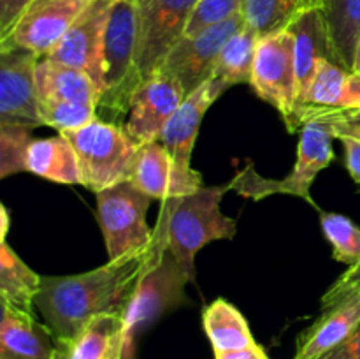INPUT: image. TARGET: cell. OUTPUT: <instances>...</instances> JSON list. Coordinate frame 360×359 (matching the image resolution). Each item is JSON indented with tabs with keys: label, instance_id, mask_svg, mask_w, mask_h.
Returning <instances> with one entry per match:
<instances>
[{
	"label": "cell",
	"instance_id": "d590c367",
	"mask_svg": "<svg viewBox=\"0 0 360 359\" xmlns=\"http://www.w3.org/2000/svg\"><path fill=\"white\" fill-rule=\"evenodd\" d=\"M214 359H269L266 351L259 344H253L250 347L239 348V351L214 352Z\"/></svg>",
	"mask_w": 360,
	"mask_h": 359
},
{
	"label": "cell",
	"instance_id": "74e56055",
	"mask_svg": "<svg viewBox=\"0 0 360 359\" xmlns=\"http://www.w3.org/2000/svg\"><path fill=\"white\" fill-rule=\"evenodd\" d=\"M0 213H2V231H0V238H2L4 243L7 236V229H9V213H7L6 206H0Z\"/></svg>",
	"mask_w": 360,
	"mask_h": 359
},
{
	"label": "cell",
	"instance_id": "f546056e",
	"mask_svg": "<svg viewBox=\"0 0 360 359\" xmlns=\"http://www.w3.org/2000/svg\"><path fill=\"white\" fill-rule=\"evenodd\" d=\"M34 141L27 127L0 125V178L28 171L27 151Z\"/></svg>",
	"mask_w": 360,
	"mask_h": 359
},
{
	"label": "cell",
	"instance_id": "d4e9b609",
	"mask_svg": "<svg viewBox=\"0 0 360 359\" xmlns=\"http://www.w3.org/2000/svg\"><path fill=\"white\" fill-rule=\"evenodd\" d=\"M41 285L42 277L4 241L0 246V303L32 313Z\"/></svg>",
	"mask_w": 360,
	"mask_h": 359
},
{
	"label": "cell",
	"instance_id": "9a60e30c",
	"mask_svg": "<svg viewBox=\"0 0 360 359\" xmlns=\"http://www.w3.org/2000/svg\"><path fill=\"white\" fill-rule=\"evenodd\" d=\"M360 322V292L334 284L322 298V313L301 333L292 359H316L343 341Z\"/></svg>",
	"mask_w": 360,
	"mask_h": 359
},
{
	"label": "cell",
	"instance_id": "603a6c76",
	"mask_svg": "<svg viewBox=\"0 0 360 359\" xmlns=\"http://www.w3.org/2000/svg\"><path fill=\"white\" fill-rule=\"evenodd\" d=\"M27 169L41 178L62 185H81L77 155L65 136L34 139L27 151Z\"/></svg>",
	"mask_w": 360,
	"mask_h": 359
},
{
	"label": "cell",
	"instance_id": "e0dca14e",
	"mask_svg": "<svg viewBox=\"0 0 360 359\" xmlns=\"http://www.w3.org/2000/svg\"><path fill=\"white\" fill-rule=\"evenodd\" d=\"M227 88L229 87L224 81L211 76L192 94L186 95L185 101L181 102V106L176 109L172 118L165 125L158 141L164 144L165 150L172 155L178 168L183 171H193L190 160H192L193 144H195L200 123H202L207 109Z\"/></svg>",
	"mask_w": 360,
	"mask_h": 359
},
{
	"label": "cell",
	"instance_id": "f1b7e54d",
	"mask_svg": "<svg viewBox=\"0 0 360 359\" xmlns=\"http://www.w3.org/2000/svg\"><path fill=\"white\" fill-rule=\"evenodd\" d=\"M320 225L333 246V257L348 267L360 264V227L341 213H320Z\"/></svg>",
	"mask_w": 360,
	"mask_h": 359
},
{
	"label": "cell",
	"instance_id": "1f68e13d",
	"mask_svg": "<svg viewBox=\"0 0 360 359\" xmlns=\"http://www.w3.org/2000/svg\"><path fill=\"white\" fill-rule=\"evenodd\" d=\"M327 122H329L333 136L336 139L341 137H354L360 141V108L357 109H336V108H326Z\"/></svg>",
	"mask_w": 360,
	"mask_h": 359
},
{
	"label": "cell",
	"instance_id": "5b68a950",
	"mask_svg": "<svg viewBox=\"0 0 360 359\" xmlns=\"http://www.w3.org/2000/svg\"><path fill=\"white\" fill-rule=\"evenodd\" d=\"M141 83L137 69V4L112 0L102 44V95L98 111L122 120Z\"/></svg>",
	"mask_w": 360,
	"mask_h": 359
},
{
	"label": "cell",
	"instance_id": "5bb4252c",
	"mask_svg": "<svg viewBox=\"0 0 360 359\" xmlns=\"http://www.w3.org/2000/svg\"><path fill=\"white\" fill-rule=\"evenodd\" d=\"M112 0H91L44 58L88 74L102 95V44ZM101 102V101H98Z\"/></svg>",
	"mask_w": 360,
	"mask_h": 359
},
{
	"label": "cell",
	"instance_id": "d6986e66",
	"mask_svg": "<svg viewBox=\"0 0 360 359\" xmlns=\"http://www.w3.org/2000/svg\"><path fill=\"white\" fill-rule=\"evenodd\" d=\"M125 354L123 313H104L91 319L70 340L58 341L56 359H123Z\"/></svg>",
	"mask_w": 360,
	"mask_h": 359
},
{
	"label": "cell",
	"instance_id": "8fae6325",
	"mask_svg": "<svg viewBox=\"0 0 360 359\" xmlns=\"http://www.w3.org/2000/svg\"><path fill=\"white\" fill-rule=\"evenodd\" d=\"M245 25V14L239 13L193 37H183L165 56L160 69L167 70L178 80L185 95L192 94L213 76L221 48Z\"/></svg>",
	"mask_w": 360,
	"mask_h": 359
},
{
	"label": "cell",
	"instance_id": "ba28073f",
	"mask_svg": "<svg viewBox=\"0 0 360 359\" xmlns=\"http://www.w3.org/2000/svg\"><path fill=\"white\" fill-rule=\"evenodd\" d=\"M250 84L262 101L280 113L287 129L295 132V116L301 102L295 39L288 28L259 39Z\"/></svg>",
	"mask_w": 360,
	"mask_h": 359
},
{
	"label": "cell",
	"instance_id": "cb8c5ba5",
	"mask_svg": "<svg viewBox=\"0 0 360 359\" xmlns=\"http://www.w3.org/2000/svg\"><path fill=\"white\" fill-rule=\"evenodd\" d=\"M202 326L214 352L239 351L257 344L245 315L227 299H217L204 308Z\"/></svg>",
	"mask_w": 360,
	"mask_h": 359
},
{
	"label": "cell",
	"instance_id": "83f0119b",
	"mask_svg": "<svg viewBox=\"0 0 360 359\" xmlns=\"http://www.w3.org/2000/svg\"><path fill=\"white\" fill-rule=\"evenodd\" d=\"M259 39L260 35L246 23L221 48L217 65H214L213 77L224 81L229 88L234 84L250 83Z\"/></svg>",
	"mask_w": 360,
	"mask_h": 359
},
{
	"label": "cell",
	"instance_id": "277c9868",
	"mask_svg": "<svg viewBox=\"0 0 360 359\" xmlns=\"http://www.w3.org/2000/svg\"><path fill=\"white\" fill-rule=\"evenodd\" d=\"M231 185L200 187L197 192L162 201L167 215L169 250L195 282V256L211 241L232 239L238 231L234 218L225 217L220 203Z\"/></svg>",
	"mask_w": 360,
	"mask_h": 359
},
{
	"label": "cell",
	"instance_id": "3957f363",
	"mask_svg": "<svg viewBox=\"0 0 360 359\" xmlns=\"http://www.w3.org/2000/svg\"><path fill=\"white\" fill-rule=\"evenodd\" d=\"M188 282L190 277L169 250L167 215L160 210V217L153 229V239L148 248L146 264L123 313L127 351H130L134 338L141 331L151 326L169 310L188 303L185 294Z\"/></svg>",
	"mask_w": 360,
	"mask_h": 359
},
{
	"label": "cell",
	"instance_id": "4fadbf2b",
	"mask_svg": "<svg viewBox=\"0 0 360 359\" xmlns=\"http://www.w3.org/2000/svg\"><path fill=\"white\" fill-rule=\"evenodd\" d=\"M91 0H44L32 4L9 35L0 39V48H20L39 58L58 44Z\"/></svg>",
	"mask_w": 360,
	"mask_h": 359
},
{
	"label": "cell",
	"instance_id": "ffe728a7",
	"mask_svg": "<svg viewBox=\"0 0 360 359\" xmlns=\"http://www.w3.org/2000/svg\"><path fill=\"white\" fill-rule=\"evenodd\" d=\"M288 30L295 39V65L299 77V102L302 104L322 60H334L329 28L322 9L299 18ZM336 62V60H334Z\"/></svg>",
	"mask_w": 360,
	"mask_h": 359
},
{
	"label": "cell",
	"instance_id": "7a4b0ae2",
	"mask_svg": "<svg viewBox=\"0 0 360 359\" xmlns=\"http://www.w3.org/2000/svg\"><path fill=\"white\" fill-rule=\"evenodd\" d=\"M295 130L301 132L297 146V160L283 180H269L260 176L252 164L231 180V190L248 199L260 201L274 194H288L313 203L311 185L319 172L329 168L334 158L333 130L327 122L323 106L301 104L295 116Z\"/></svg>",
	"mask_w": 360,
	"mask_h": 359
},
{
	"label": "cell",
	"instance_id": "836d02e7",
	"mask_svg": "<svg viewBox=\"0 0 360 359\" xmlns=\"http://www.w3.org/2000/svg\"><path fill=\"white\" fill-rule=\"evenodd\" d=\"M316 359H360V322L343 341Z\"/></svg>",
	"mask_w": 360,
	"mask_h": 359
},
{
	"label": "cell",
	"instance_id": "4316f807",
	"mask_svg": "<svg viewBox=\"0 0 360 359\" xmlns=\"http://www.w3.org/2000/svg\"><path fill=\"white\" fill-rule=\"evenodd\" d=\"M336 63L352 70L360 39V0H326L322 9Z\"/></svg>",
	"mask_w": 360,
	"mask_h": 359
},
{
	"label": "cell",
	"instance_id": "6da1fadb",
	"mask_svg": "<svg viewBox=\"0 0 360 359\" xmlns=\"http://www.w3.org/2000/svg\"><path fill=\"white\" fill-rule=\"evenodd\" d=\"M148 250L79 275L42 277L35 306L58 341L76 336L91 319L125 313L146 264Z\"/></svg>",
	"mask_w": 360,
	"mask_h": 359
},
{
	"label": "cell",
	"instance_id": "8d00e7d4",
	"mask_svg": "<svg viewBox=\"0 0 360 359\" xmlns=\"http://www.w3.org/2000/svg\"><path fill=\"white\" fill-rule=\"evenodd\" d=\"M336 285H341V287L354 289V291L360 292V264L359 266H352L334 282Z\"/></svg>",
	"mask_w": 360,
	"mask_h": 359
},
{
	"label": "cell",
	"instance_id": "30bf717a",
	"mask_svg": "<svg viewBox=\"0 0 360 359\" xmlns=\"http://www.w3.org/2000/svg\"><path fill=\"white\" fill-rule=\"evenodd\" d=\"M185 97L178 80L167 70L158 69L134 90L123 129L139 146L158 141Z\"/></svg>",
	"mask_w": 360,
	"mask_h": 359
},
{
	"label": "cell",
	"instance_id": "ac0fdd59",
	"mask_svg": "<svg viewBox=\"0 0 360 359\" xmlns=\"http://www.w3.org/2000/svg\"><path fill=\"white\" fill-rule=\"evenodd\" d=\"M58 341L46 324L30 312L2 305L0 359H56Z\"/></svg>",
	"mask_w": 360,
	"mask_h": 359
},
{
	"label": "cell",
	"instance_id": "e575fe53",
	"mask_svg": "<svg viewBox=\"0 0 360 359\" xmlns=\"http://www.w3.org/2000/svg\"><path fill=\"white\" fill-rule=\"evenodd\" d=\"M345 148V164L352 180L360 185V141L354 137H341Z\"/></svg>",
	"mask_w": 360,
	"mask_h": 359
},
{
	"label": "cell",
	"instance_id": "52a82bcc",
	"mask_svg": "<svg viewBox=\"0 0 360 359\" xmlns=\"http://www.w3.org/2000/svg\"><path fill=\"white\" fill-rule=\"evenodd\" d=\"M97 218L105 241L109 260L150 248L153 229L146 222L151 197L130 180L95 194Z\"/></svg>",
	"mask_w": 360,
	"mask_h": 359
},
{
	"label": "cell",
	"instance_id": "44dd1931",
	"mask_svg": "<svg viewBox=\"0 0 360 359\" xmlns=\"http://www.w3.org/2000/svg\"><path fill=\"white\" fill-rule=\"evenodd\" d=\"M35 83L39 101H67L98 108L101 95L91 77L72 67L41 58L35 69Z\"/></svg>",
	"mask_w": 360,
	"mask_h": 359
},
{
	"label": "cell",
	"instance_id": "f35d334b",
	"mask_svg": "<svg viewBox=\"0 0 360 359\" xmlns=\"http://www.w3.org/2000/svg\"><path fill=\"white\" fill-rule=\"evenodd\" d=\"M352 70H354V73L360 74V39H359V42H357V49H355L354 65H352Z\"/></svg>",
	"mask_w": 360,
	"mask_h": 359
},
{
	"label": "cell",
	"instance_id": "7c38bea8",
	"mask_svg": "<svg viewBox=\"0 0 360 359\" xmlns=\"http://www.w3.org/2000/svg\"><path fill=\"white\" fill-rule=\"evenodd\" d=\"M39 60L27 49L0 48V125L30 130L42 125L35 83Z\"/></svg>",
	"mask_w": 360,
	"mask_h": 359
},
{
	"label": "cell",
	"instance_id": "8992f818",
	"mask_svg": "<svg viewBox=\"0 0 360 359\" xmlns=\"http://www.w3.org/2000/svg\"><path fill=\"white\" fill-rule=\"evenodd\" d=\"M72 144L81 171V185L101 192L132 178L139 144L130 139L123 125L95 118L79 129L62 132Z\"/></svg>",
	"mask_w": 360,
	"mask_h": 359
},
{
	"label": "cell",
	"instance_id": "2e32d148",
	"mask_svg": "<svg viewBox=\"0 0 360 359\" xmlns=\"http://www.w3.org/2000/svg\"><path fill=\"white\" fill-rule=\"evenodd\" d=\"M130 182L143 190L151 199H171V197L193 194L202 185L199 171H183L178 168L172 155L160 141L141 144L137 150Z\"/></svg>",
	"mask_w": 360,
	"mask_h": 359
},
{
	"label": "cell",
	"instance_id": "ab89813d",
	"mask_svg": "<svg viewBox=\"0 0 360 359\" xmlns=\"http://www.w3.org/2000/svg\"><path fill=\"white\" fill-rule=\"evenodd\" d=\"M35 2H44V0H35ZM35 2H34V4H35Z\"/></svg>",
	"mask_w": 360,
	"mask_h": 359
},
{
	"label": "cell",
	"instance_id": "484cf974",
	"mask_svg": "<svg viewBox=\"0 0 360 359\" xmlns=\"http://www.w3.org/2000/svg\"><path fill=\"white\" fill-rule=\"evenodd\" d=\"M326 0H245V20L260 37L290 28L299 18L323 9Z\"/></svg>",
	"mask_w": 360,
	"mask_h": 359
},
{
	"label": "cell",
	"instance_id": "7402d4cb",
	"mask_svg": "<svg viewBox=\"0 0 360 359\" xmlns=\"http://www.w3.org/2000/svg\"><path fill=\"white\" fill-rule=\"evenodd\" d=\"M302 104L336 109L360 108V74L330 58L322 60Z\"/></svg>",
	"mask_w": 360,
	"mask_h": 359
},
{
	"label": "cell",
	"instance_id": "d6a6232c",
	"mask_svg": "<svg viewBox=\"0 0 360 359\" xmlns=\"http://www.w3.org/2000/svg\"><path fill=\"white\" fill-rule=\"evenodd\" d=\"M35 0H0V39L7 37Z\"/></svg>",
	"mask_w": 360,
	"mask_h": 359
},
{
	"label": "cell",
	"instance_id": "4dcf8cb0",
	"mask_svg": "<svg viewBox=\"0 0 360 359\" xmlns=\"http://www.w3.org/2000/svg\"><path fill=\"white\" fill-rule=\"evenodd\" d=\"M245 0H197L185 37H193L236 14L243 13Z\"/></svg>",
	"mask_w": 360,
	"mask_h": 359
},
{
	"label": "cell",
	"instance_id": "9c48e42d",
	"mask_svg": "<svg viewBox=\"0 0 360 359\" xmlns=\"http://www.w3.org/2000/svg\"><path fill=\"white\" fill-rule=\"evenodd\" d=\"M137 69L141 81L157 73L171 49L185 37L197 0H136Z\"/></svg>",
	"mask_w": 360,
	"mask_h": 359
}]
</instances>
